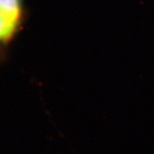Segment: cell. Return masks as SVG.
Masks as SVG:
<instances>
[{"instance_id": "2", "label": "cell", "mask_w": 154, "mask_h": 154, "mask_svg": "<svg viewBox=\"0 0 154 154\" xmlns=\"http://www.w3.org/2000/svg\"><path fill=\"white\" fill-rule=\"evenodd\" d=\"M0 8L14 18L20 20L21 2L20 0H0Z\"/></svg>"}, {"instance_id": "1", "label": "cell", "mask_w": 154, "mask_h": 154, "mask_svg": "<svg viewBox=\"0 0 154 154\" xmlns=\"http://www.w3.org/2000/svg\"><path fill=\"white\" fill-rule=\"evenodd\" d=\"M20 20L14 18L0 8V41L10 39L16 32Z\"/></svg>"}]
</instances>
